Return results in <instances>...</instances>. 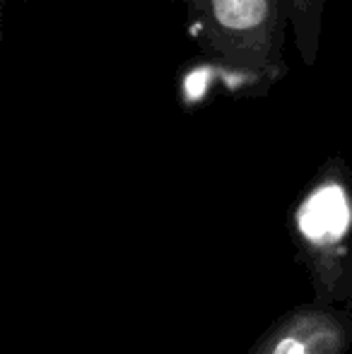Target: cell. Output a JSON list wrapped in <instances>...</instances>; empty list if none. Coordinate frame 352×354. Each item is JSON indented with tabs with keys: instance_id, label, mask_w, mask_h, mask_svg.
Here are the masks:
<instances>
[{
	"instance_id": "cell-1",
	"label": "cell",
	"mask_w": 352,
	"mask_h": 354,
	"mask_svg": "<svg viewBox=\"0 0 352 354\" xmlns=\"http://www.w3.org/2000/svg\"><path fill=\"white\" fill-rule=\"evenodd\" d=\"M217 39L241 58H263L270 39V0H203Z\"/></svg>"
},
{
	"instance_id": "cell-2",
	"label": "cell",
	"mask_w": 352,
	"mask_h": 354,
	"mask_svg": "<svg viewBox=\"0 0 352 354\" xmlns=\"http://www.w3.org/2000/svg\"><path fill=\"white\" fill-rule=\"evenodd\" d=\"M297 224L304 239L319 246L338 241L350 227V203L343 188L335 183H326L311 193L297 214Z\"/></svg>"
},
{
	"instance_id": "cell-3",
	"label": "cell",
	"mask_w": 352,
	"mask_h": 354,
	"mask_svg": "<svg viewBox=\"0 0 352 354\" xmlns=\"http://www.w3.org/2000/svg\"><path fill=\"white\" fill-rule=\"evenodd\" d=\"M272 354H314V350H311V347L306 345L302 337L287 335V337H282V340L277 342Z\"/></svg>"
}]
</instances>
